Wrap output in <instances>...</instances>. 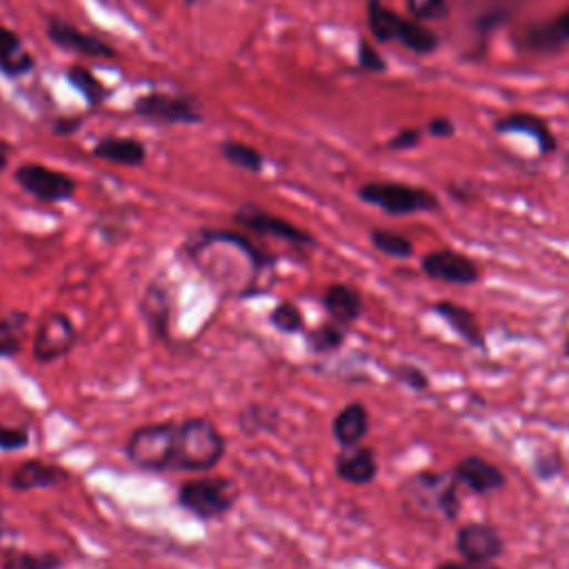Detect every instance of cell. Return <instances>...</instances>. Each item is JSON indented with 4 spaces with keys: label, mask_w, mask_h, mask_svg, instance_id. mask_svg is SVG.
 <instances>
[{
    "label": "cell",
    "mask_w": 569,
    "mask_h": 569,
    "mask_svg": "<svg viewBox=\"0 0 569 569\" xmlns=\"http://www.w3.org/2000/svg\"><path fill=\"white\" fill-rule=\"evenodd\" d=\"M458 487L460 485L453 478L451 469H420L400 485V498L405 507L413 513L420 511L422 516L453 522L458 520L462 507Z\"/></svg>",
    "instance_id": "cell-1"
},
{
    "label": "cell",
    "mask_w": 569,
    "mask_h": 569,
    "mask_svg": "<svg viewBox=\"0 0 569 569\" xmlns=\"http://www.w3.org/2000/svg\"><path fill=\"white\" fill-rule=\"evenodd\" d=\"M227 451V440L207 416H196L178 422L171 471H209Z\"/></svg>",
    "instance_id": "cell-2"
},
{
    "label": "cell",
    "mask_w": 569,
    "mask_h": 569,
    "mask_svg": "<svg viewBox=\"0 0 569 569\" xmlns=\"http://www.w3.org/2000/svg\"><path fill=\"white\" fill-rule=\"evenodd\" d=\"M367 24L378 42H400L418 56H429L438 49V36L418 20H405L387 9L380 0H367Z\"/></svg>",
    "instance_id": "cell-3"
},
{
    "label": "cell",
    "mask_w": 569,
    "mask_h": 569,
    "mask_svg": "<svg viewBox=\"0 0 569 569\" xmlns=\"http://www.w3.org/2000/svg\"><path fill=\"white\" fill-rule=\"evenodd\" d=\"M178 422L162 420L133 429L124 442V456L142 471H171Z\"/></svg>",
    "instance_id": "cell-4"
},
{
    "label": "cell",
    "mask_w": 569,
    "mask_h": 569,
    "mask_svg": "<svg viewBox=\"0 0 569 569\" xmlns=\"http://www.w3.org/2000/svg\"><path fill=\"white\" fill-rule=\"evenodd\" d=\"M238 496H240V489L231 478L204 476V478H193L180 485L178 505L187 513L207 522L229 513Z\"/></svg>",
    "instance_id": "cell-5"
},
{
    "label": "cell",
    "mask_w": 569,
    "mask_h": 569,
    "mask_svg": "<svg viewBox=\"0 0 569 569\" xmlns=\"http://www.w3.org/2000/svg\"><path fill=\"white\" fill-rule=\"evenodd\" d=\"M358 198L389 216L431 213L440 209V200L433 191L405 182H365L358 187Z\"/></svg>",
    "instance_id": "cell-6"
},
{
    "label": "cell",
    "mask_w": 569,
    "mask_h": 569,
    "mask_svg": "<svg viewBox=\"0 0 569 569\" xmlns=\"http://www.w3.org/2000/svg\"><path fill=\"white\" fill-rule=\"evenodd\" d=\"M76 342L78 329L73 320L64 311H49L33 333L31 356L36 362L49 365L67 356L76 347Z\"/></svg>",
    "instance_id": "cell-7"
},
{
    "label": "cell",
    "mask_w": 569,
    "mask_h": 569,
    "mask_svg": "<svg viewBox=\"0 0 569 569\" xmlns=\"http://www.w3.org/2000/svg\"><path fill=\"white\" fill-rule=\"evenodd\" d=\"M456 551L471 565L489 567L505 553V538L493 525L471 520L456 529Z\"/></svg>",
    "instance_id": "cell-8"
},
{
    "label": "cell",
    "mask_w": 569,
    "mask_h": 569,
    "mask_svg": "<svg viewBox=\"0 0 569 569\" xmlns=\"http://www.w3.org/2000/svg\"><path fill=\"white\" fill-rule=\"evenodd\" d=\"M13 180L27 193H31L36 200H42V202H64L78 189L76 180L69 173L56 171V169L38 164V162L20 164L13 171Z\"/></svg>",
    "instance_id": "cell-9"
},
{
    "label": "cell",
    "mask_w": 569,
    "mask_h": 569,
    "mask_svg": "<svg viewBox=\"0 0 569 569\" xmlns=\"http://www.w3.org/2000/svg\"><path fill=\"white\" fill-rule=\"evenodd\" d=\"M420 271L436 282L447 284H478L482 273L476 260L453 249H433L420 258Z\"/></svg>",
    "instance_id": "cell-10"
},
{
    "label": "cell",
    "mask_w": 569,
    "mask_h": 569,
    "mask_svg": "<svg viewBox=\"0 0 569 569\" xmlns=\"http://www.w3.org/2000/svg\"><path fill=\"white\" fill-rule=\"evenodd\" d=\"M133 113L158 124H176V122L193 124L202 120V113L196 109V104L189 98L171 96L162 91H151L140 96L133 104Z\"/></svg>",
    "instance_id": "cell-11"
},
{
    "label": "cell",
    "mask_w": 569,
    "mask_h": 569,
    "mask_svg": "<svg viewBox=\"0 0 569 569\" xmlns=\"http://www.w3.org/2000/svg\"><path fill=\"white\" fill-rule=\"evenodd\" d=\"M233 222H238L240 227L249 229V231H256L260 236H273V238H280L284 242H291V244H298V247H313L316 244V238L296 227L293 222L280 218V216H273L264 209H260L258 204H242L236 213H233Z\"/></svg>",
    "instance_id": "cell-12"
},
{
    "label": "cell",
    "mask_w": 569,
    "mask_h": 569,
    "mask_svg": "<svg viewBox=\"0 0 569 569\" xmlns=\"http://www.w3.org/2000/svg\"><path fill=\"white\" fill-rule=\"evenodd\" d=\"M451 473L458 480V485L467 487L476 496H491V493L505 489V485H507L505 471L478 453H469V456L460 458L451 467Z\"/></svg>",
    "instance_id": "cell-13"
},
{
    "label": "cell",
    "mask_w": 569,
    "mask_h": 569,
    "mask_svg": "<svg viewBox=\"0 0 569 569\" xmlns=\"http://www.w3.org/2000/svg\"><path fill=\"white\" fill-rule=\"evenodd\" d=\"M47 36L53 44H58L60 49L80 53V56H89V58H116V49L107 42H102L100 38L80 31L76 24L67 22L64 18H49L47 20Z\"/></svg>",
    "instance_id": "cell-14"
},
{
    "label": "cell",
    "mask_w": 569,
    "mask_h": 569,
    "mask_svg": "<svg viewBox=\"0 0 569 569\" xmlns=\"http://www.w3.org/2000/svg\"><path fill=\"white\" fill-rule=\"evenodd\" d=\"M429 311H433L440 320H445V325L465 342L469 345L471 349H478V351H487V336H485V329L482 325L478 322L476 313L460 305V302H453V300H436Z\"/></svg>",
    "instance_id": "cell-15"
},
{
    "label": "cell",
    "mask_w": 569,
    "mask_h": 569,
    "mask_svg": "<svg viewBox=\"0 0 569 569\" xmlns=\"http://www.w3.org/2000/svg\"><path fill=\"white\" fill-rule=\"evenodd\" d=\"M378 458L371 447L351 445V447H340V451L333 458V471L336 476L356 487L371 485L378 478Z\"/></svg>",
    "instance_id": "cell-16"
},
{
    "label": "cell",
    "mask_w": 569,
    "mask_h": 569,
    "mask_svg": "<svg viewBox=\"0 0 569 569\" xmlns=\"http://www.w3.org/2000/svg\"><path fill=\"white\" fill-rule=\"evenodd\" d=\"M322 307L329 316V320L349 327L362 318L365 300L358 289L345 282H333L322 291Z\"/></svg>",
    "instance_id": "cell-17"
},
{
    "label": "cell",
    "mask_w": 569,
    "mask_h": 569,
    "mask_svg": "<svg viewBox=\"0 0 569 569\" xmlns=\"http://www.w3.org/2000/svg\"><path fill=\"white\" fill-rule=\"evenodd\" d=\"M493 131L496 133H525V136L533 138V142L538 144L540 153H553L556 151V136H553V131L536 113L516 111V113L502 116V118H498L493 122Z\"/></svg>",
    "instance_id": "cell-18"
},
{
    "label": "cell",
    "mask_w": 569,
    "mask_h": 569,
    "mask_svg": "<svg viewBox=\"0 0 569 569\" xmlns=\"http://www.w3.org/2000/svg\"><path fill=\"white\" fill-rule=\"evenodd\" d=\"M67 478V471L58 465L42 462L38 458H29L20 462L9 476V487L13 491H31V489H51L58 487Z\"/></svg>",
    "instance_id": "cell-19"
},
{
    "label": "cell",
    "mask_w": 569,
    "mask_h": 569,
    "mask_svg": "<svg viewBox=\"0 0 569 569\" xmlns=\"http://www.w3.org/2000/svg\"><path fill=\"white\" fill-rule=\"evenodd\" d=\"M369 433V409L360 400L347 402L331 420V436L340 447L360 445Z\"/></svg>",
    "instance_id": "cell-20"
},
{
    "label": "cell",
    "mask_w": 569,
    "mask_h": 569,
    "mask_svg": "<svg viewBox=\"0 0 569 569\" xmlns=\"http://www.w3.org/2000/svg\"><path fill=\"white\" fill-rule=\"evenodd\" d=\"M140 313L149 327V333H153V338H167L169 320H171L169 289L158 282H149L140 298Z\"/></svg>",
    "instance_id": "cell-21"
},
{
    "label": "cell",
    "mask_w": 569,
    "mask_h": 569,
    "mask_svg": "<svg viewBox=\"0 0 569 569\" xmlns=\"http://www.w3.org/2000/svg\"><path fill=\"white\" fill-rule=\"evenodd\" d=\"M91 153L104 162L122 164V167H140L147 158V149L142 147V142L136 138H124V136L100 138L93 144Z\"/></svg>",
    "instance_id": "cell-22"
},
{
    "label": "cell",
    "mask_w": 569,
    "mask_h": 569,
    "mask_svg": "<svg viewBox=\"0 0 569 569\" xmlns=\"http://www.w3.org/2000/svg\"><path fill=\"white\" fill-rule=\"evenodd\" d=\"M31 69L33 58L22 44L20 36L9 27H0V73L9 78H20Z\"/></svg>",
    "instance_id": "cell-23"
},
{
    "label": "cell",
    "mask_w": 569,
    "mask_h": 569,
    "mask_svg": "<svg viewBox=\"0 0 569 569\" xmlns=\"http://www.w3.org/2000/svg\"><path fill=\"white\" fill-rule=\"evenodd\" d=\"M29 316L20 309L0 318V358H16L22 351Z\"/></svg>",
    "instance_id": "cell-24"
},
{
    "label": "cell",
    "mask_w": 569,
    "mask_h": 569,
    "mask_svg": "<svg viewBox=\"0 0 569 569\" xmlns=\"http://www.w3.org/2000/svg\"><path fill=\"white\" fill-rule=\"evenodd\" d=\"M345 340H347V327L333 320H325L305 333V345L316 356L336 353L345 345Z\"/></svg>",
    "instance_id": "cell-25"
},
{
    "label": "cell",
    "mask_w": 569,
    "mask_h": 569,
    "mask_svg": "<svg viewBox=\"0 0 569 569\" xmlns=\"http://www.w3.org/2000/svg\"><path fill=\"white\" fill-rule=\"evenodd\" d=\"M0 569H64V558L51 551H9Z\"/></svg>",
    "instance_id": "cell-26"
},
{
    "label": "cell",
    "mask_w": 569,
    "mask_h": 569,
    "mask_svg": "<svg viewBox=\"0 0 569 569\" xmlns=\"http://www.w3.org/2000/svg\"><path fill=\"white\" fill-rule=\"evenodd\" d=\"M369 242L373 244L376 251H380L382 256L396 258V260H407L413 256V242L396 231L389 229H371L369 231Z\"/></svg>",
    "instance_id": "cell-27"
},
{
    "label": "cell",
    "mask_w": 569,
    "mask_h": 569,
    "mask_svg": "<svg viewBox=\"0 0 569 569\" xmlns=\"http://www.w3.org/2000/svg\"><path fill=\"white\" fill-rule=\"evenodd\" d=\"M220 153L229 164H233L238 169H244V171H251V173H260L262 167H264V156L256 147L244 144V142L227 140V142L220 144Z\"/></svg>",
    "instance_id": "cell-28"
},
{
    "label": "cell",
    "mask_w": 569,
    "mask_h": 569,
    "mask_svg": "<svg viewBox=\"0 0 569 569\" xmlns=\"http://www.w3.org/2000/svg\"><path fill=\"white\" fill-rule=\"evenodd\" d=\"M67 80L76 87V91L93 107H98L104 98H107V89L104 84L87 69V67H80V64H73L69 67L67 71Z\"/></svg>",
    "instance_id": "cell-29"
},
{
    "label": "cell",
    "mask_w": 569,
    "mask_h": 569,
    "mask_svg": "<svg viewBox=\"0 0 569 569\" xmlns=\"http://www.w3.org/2000/svg\"><path fill=\"white\" fill-rule=\"evenodd\" d=\"M269 325L280 333L293 336L305 329V316L296 302L282 300L269 311Z\"/></svg>",
    "instance_id": "cell-30"
},
{
    "label": "cell",
    "mask_w": 569,
    "mask_h": 569,
    "mask_svg": "<svg viewBox=\"0 0 569 569\" xmlns=\"http://www.w3.org/2000/svg\"><path fill=\"white\" fill-rule=\"evenodd\" d=\"M565 469V458L560 456L558 449H538L533 453V460H531V473L536 480L540 482H549L553 478H558Z\"/></svg>",
    "instance_id": "cell-31"
},
{
    "label": "cell",
    "mask_w": 569,
    "mask_h": 569,
    "mask_svg": "<svg viewBox=\"0 0 569 569\" xmlns=\"http://www.w3.org/2000/svg\"><path fill=\"white\" fill-rule=\"evenodd\" d=\"M391 378H393L396 382H400L402 387H407L409 391H413V393H425V391H429V387H431L429 376H427L418 365H411V362L393 365V367H391Z\"/></svg>",
    "instance_id": "cell-32"
},
{
    "label": "cell",
    "mask_w": 569,
    "mask_h": 569,
    "mask_svg": "<svg viewBox=\"0 0 569 569\" xmlns=\"http://www.w3.org/2000/svg\"><path fill=\"white\" fill-rule=\"evenodd\" d=\"M527 44L536 51H556L565 42L558 36L553 22H542V24H533L527 29Z\"/></svg>",
    "instance_id": "cell-33"
},
{
    "label": "cell",
    "mask_w": 569,
    "mask_h": 569,
    "mask_svg": "<svg viewBox=\"0 0 569 569\" xmlns=\"http://www.w3.org/2000/svg\"><path fill=\"white\" fill-rule=\"evenodd\" d=\"M407 9L418 22H433L449 16L447 0H407Z\"/></svg>",
    "instance_id": "cell-34"
},
{
    "label": "cell",
    "mask_w": 569,
    "mask_h": 569,
    "mask_svg": "<svg viewBox=\"0 0 569 569\" xmlns=\"http://www.w3.org/2000/svg\"><path fill=\"white\" fill-rule=\"evenodd\" d=\"M29 445V433L22 427H9L0 422V451H20Z\"/></svg>",
    "instance_id": "cell-35"
},
{
    "label": "cell",
    "mask_w": 569,
    "mask_h": 569,
    "mask_svg": "<svg viewBox=\"0 0 569 569\" xmlns=\"http://www.w3.org/2000/svg\"><path fill=\"white\" fill-rule=\"evenodd\" d=\"M358 67L373 73H380L387 69V62L382 60V56L365 38L358 40Z\"/></svg>",
    "instance_id": "cell-36"
},
{
    "label": "cell",
    "mask_w": 569,
    "mask_h": 569,
    "mask_svg": "<svg viewBox=\"0 0 569 569\" xmlns=\"http://www.w3.org/2000/svg\"><path fill=\"white\" fill-rule=\"evenodd\" d=\"M420 138H422V131L416 129V127H405L400 129L389 142L387 147L393 149V151H405V149H413L420 144Z\"/></svg>",
    "instance_id": "cell-37"
},
{
    "label": "cell",
    "mask_w": 569,
    "mask_h": 569,
    "mask_svg": "<svg viewBox=\"0 0 569 569\" xmlns=\"http://www.w3.org/2000/svg\"><path fill=\"white\" fill-rule=\"evenodd\" d=\"M427 131L433 138H449V136H453L456 127H453V122L449 118H433V120L427 122Z\"/></svg>",
    "instance_id": "cell-38"
},
{
    "label": "cell",
    "mask_w": 569,
    "mask_h": 569,
    "mask_svg": "<svg viewBox=\"0 0 569 569\" xmlns=\"http://www.w3.org/2000/svg\"><path fill=\"white\" fill-rule=\"evenodd\" d=\"M553 27H556L558 36L562 38V42L567 44V42H569V11L560 13V16L553 20Z\"/></svg>",
    "instance_id": "cell-39"
},
{
    "label": "cell",
    "mask_w": 569,
    "mask_h": 569,
    "mask_svg": "<svg viewBox=\"0 0 569 569\" xmlns=\"http://www.w3.org/2000/svg\"><path fill=\"white\" fill-rule=\"evenodd\" d=\"M433 569H487V567H478L460 558V560H440Z\"/></svg>",
    "instance_id": "cell-40"
},
{
    "label": "cell",
    "mask_w": 569,
    "mask_h": 569,
    "mask_svg": "<svg viewBox=\"0 0 569 569\" xmlns=\"http://www.w3.org/2000/svg\"><path fill=\"white\" fill-rule=\"evenodd\" d=\"M9 153H11V147L7 140H0V171H4L7 162H9Z\"/></svg>",
    "instance_id": "cell-41"
},
{
    "label": "cell",
    "mask_w": 569,
    "mask_h": 569,
    "mask_svg": "<svg viewBox=\"0 0 569 569\" xmlns=\"http://www.w3.org/2000/svg\"><path fill=\"white\" fill-rule=\"evenodd\" d=\"M562 356L569 358V333L565 336V342H562Z\"/></svg>",
    "instance_id": "cell-42"
},
{
    "label": "cell",
    "mask_w": 569,
    "mask_h": 569,
    "mask_svg": "<svg viewBox=\"0 0 569 569\" xmlns=\"http://www.w3.org/2000/svg\"><path fill=\"white\" fill-rule=\"evenodd\" d=\"M4 533V522H2V513H0V536Z\"/></svg>",
    "instance_id": "cell-43"
},
{
    "label": "cell",
    "mask_w": 569,
    "mask_h": 569,
    "mask_svg": "<svg viewBox=\"0 0 569 569\" xmlns=\"http://www.w3.org/2000/svg\"><path fill=\"white\" fill-rule=\"evenodd\" d=\"M198 0H184V4H196Z\"/></svg>",
    "instance_id": "cell-44"
},
{
    "label": "cell",
    "mask_w": 569,
    "mask_h": 569,
    "mask_svg": "<svg viewBox=\"0 0 569 569\" xmlns=\"http://www.w3.org/2000/svg\"><path fill=\"white\" fill-rule=\"evenodd\" d=\"M487 569H500V567H496V565H489V567H487Z\"/></svg>",
    "instance_id": "cell-45"
},
{
    "label": "cell",
    "mask_w": 569,
    "mask_h": 569,
    "mask_svg": "<svg viewBox=\"0 0 569 569\" xmlns=\"http://www.w3.org/2000/svg\"><path fill=\"white\" fill-rule=\"evenodd\" d=\"M567 160H569V156H567Z\"/></svg>",
    "instance_id": "cell-46"
}]
</instances>
